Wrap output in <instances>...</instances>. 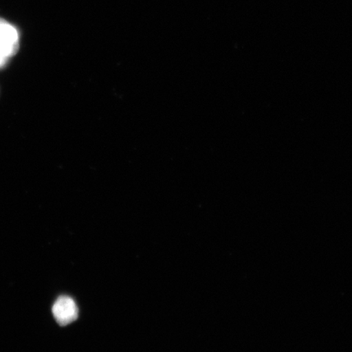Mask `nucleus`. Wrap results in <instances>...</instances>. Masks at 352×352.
<instances>
[{"instance_id":"nucleus-1","label":"nucleus","mask_w":352,"mask_h":352,"mask_svg":"<svg viewBox=\"0 0 352 352\" xmlns=\"http://www.w3.org/2000/svg\"><path fill=\"white\" fill-rule=\"evenodd\" d=\"M19 50V34L17 30L6 20L0 19V54L10 58Z\"/></svg>"},{"instance_id":"nucleus-3","label":"nucleus","mask_w":352,"mask_h":352,"mask_svg":"<svg viewBox=\"0 0 352 352\" xmlns=\"http://www.w3.org/2000/svg\"><path fill=\"white\" fill-rule=\"evenodd\" d=\"M8 59V57L0 54V68L3 67V66L6 64Z\"/></svg>"},{"instance_id":"nucleus-2","label":"nucleus","mask_w":352,"mask_h":352,"mask_svg":"<svg viewBox=\"0 0 352 352\" xmlns=\"http://www.w3.org/2000/svg\"><path fill=\"white\" fill-rule=\"evenodd\" d=\"M52 314L60 325H67L78 318V309L76 302L68 296H60L57 298L54 307Z\"/></svg>"}]
</instances>
